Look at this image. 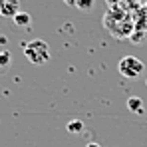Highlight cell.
Instances as JSON below:
<instances>
[{"label": "cell", "mask_w": 147, "mask_h": 147, "mask_svg": "<svg viewBox=\"0 0 147 147\" xmlns=\"http://www.w3.org/2000/svg\"><path fill=\"white\" fill-rule=\"evenodd\" d=\"M24 46V56L26 60L30 62V64H34V66H42V64H46L50 60V46L48 42H44V40H32V42H26L22 44Z\"/></svg>", "instance_id": "cell-1"}, {"label": "cell", "mask_w": 147, "mask_h": 147, "mask_svg": "<svg viewBox=\"0 0 147 147\" xmlns=\"http://www.w3.org/2000/svg\"><path fill=\"white\" fill-rule=\"evenodd\" d=\"M117 70H119V74H121L123 78L133 80V78H139L143 74L145 64L139 58H135V56H123L121 60H119V64H117Z\"/></svg>", "instance_id": "cell-2"}, {"label": "cell", "mask_w": 147, "mask_h": 147, "mask_svg": "<svg viewBox=\"0 0 147 147\" xmlns=\"http://www.w3.org/2000/svg\"><path fill=\"white\" fill-rule=\"evenodd\" d=\"M20 12V0H0V16L14 18Z\"/></svg>", "instance_id": "cell-3"}, {"label": "cell", "mask_w": 147, "mask_h": 147, "mask_svg": "<svg viewBox=\"0 0 147 147\" xmlns=\"http://www.w3.org/2000/svg\"><path fill=\"white\" fill-rule=\"evenodd\" d=\"M10 62H12V54H10V50L0 48V74H6V72H8Z\"/></svg>", "instance_id": "cell-4"}, {"label": "cell", "mask_w": 147, "mask_h": 147, "mask_svg": "<svg viewBox=\"0 0 147 147\" xmlns=\"http://www.w3.org/2000/svg\"><path fill=\"white\" fill-rule=\"evenodd\" d=\"M127 107L131 109V113H137V115L143 113V101H141L139 96H131V98L127 99Z\"/></svg>", "instance_id": "cell-5"}, {"label": "cell", "mask_w": 147, "mask_h": 147, "mask_svg": "<svg viewBox=\"0 0 147 147\" xmlns=\"http://www.w3.org/2000/svg\"><path fill=\"white\" fill-rule=\"evenodd\" d=\"M12 20H14V24L20 26V28H28V26L32 24V18H30V14H28V12H18Z\"/></svg>", "instance_id": "cell-6"}, {"label": "cell", "mask_w": 147, "mask_h": 147, "mask_svg": "<svg viewBox=\"0 0 147 147\" xmlns=\"http://www.w3.org/2000/svg\"><path fill=\"white\" fill-rule=\"evenodd\" d=\"M66 129H68L70 133H82V131H84V121H80V119H72V121H68Z\"/></svg>", "instance_id": "cell-7"}, {"label": "cell", "mask_w": 147, "mask_h": 147, "mask_svg": "<svg viewBox=\"0 0 147 147\" xmlns=\"http://www.w3.org/2000/svg\"><path fill=\"white\" fill-rule=\"evenodd\" d=\"M76 8H80V10H92L94 8V0H76Z\"/></svg>", "instance_id": "cell-8"}, {"label": "cell", "mask_w": 147, "mask_h": 147, "mask_svg": "<svg viewBox=\"0 0 147 147\" xmlns=\"http://www.w3.org/2000/svg\"><path fill=\"white\" fill-rule=\"evenodd\" d=\"M86 147H101V145H99V143H96V141H90Z\"/></svg>", "instance_id": "cell-9"}, {"label": "cell", "mask_w": 147, "mask_h": 147, "mask_svg": "<svg viewBox=\"0 0 147 147\" xmlns=\"http://www.w3.org/2000/svg\"><path fill=\"white\" fill-rule=\"evenodd\" d=\"M64 2H66L68 6H76V0H64Z\"/></svg>", "instance_id": "cell-10"}, {"label": "cell", "mask_w": 147, "mask_h": 147, "mask_svg": "<svg viewBox=\"0 0 147 147\" xmlns=\"http://www.w3.org/2000/svg\"><path fill=\"white\" fill-rule=\"evenodd\" d=\"M6 42H8V40H6V36H0V44H2V46H4V44H6Z\"/></svg>", "instance_id": "cell-11"}, {"label": "cell", "mask_w": 147, "mask_h": 147, "mask_svg": "<svg viewBox=\"0 0 147 147\" xmlns=\"http://www.w3.org/2000/svg\"><path fill=\"white\" fill-rule=\"evenodd\" d=\"M145 86H147V80H145Z\"/></svg>", "instance_id": "cell-12"}]
</instances>
